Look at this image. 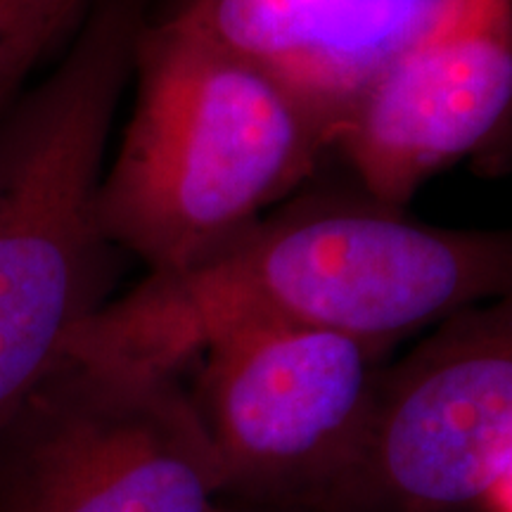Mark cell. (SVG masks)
Listing matches in <instances>:
<instances>
[{
    "mask_svg": "<svg viewBox=\"0 0 512 512\" xmlns=\"http://www.w3.org/2000/svg\"><path fill=\"white\" fill-rule=\"evenodd\" d=\"M174 370L67 354L0 430V512H228Z\"/></svg>",
    "mask_w": 512,
    "mask_h": 512,
    "instance_id": "obj_5",
    "label": "cell"
},
{
    "mask_svg": "<svg viewBox=\"0 0 512 512\" xmlns=\"http://www.w3.org/2000/svg\"><path fill=\"white\" fill-rule=\"evenodd\" d=\"M394 344L261 323L223 332L190 396L230 505L337 512L373 434Z\"/></svg>",
    "mask_w": 512,
    "mask_h": 512,
    "instance_id": "obj_4",
    "label": "cell"
},
{
    "mask_svg": "<svg viewBox=\"0 0 512 512\" xmlns=\"http://www.w3.org/2000/svg\"><path fill=\"white\" fill-rule=\"evenodd\" d=\"M228 512H259V510H247V508H238V505H230Z\"/></svg>",
    "mask_w": 512,
    "mask_h": 512,
    "instance_id": "obj_11",
    "label": "cell"
},
{
    "mask_svg": "<svg viewBox=\"0 0 512 512\" xmlns=\"http://www.w3.org/2000/svg\"><path fill=\"white\" fill-rule=\"evenodd\" d=\"M93 0H0V102L57 38L81 22Z\"/></svg>",
    "mask_w": 512,
    "mask_h": 512,
    "instance_id": "obj_9",
    "label": "cell"
},
{
    "mask_svg": "<svg viewBox=\"0 0 512 512\" xmlns=\"http://www.w3.org/2000/svg\"><path fill=\"white\" fill-rule=\"evenodd\" d=\"M434 5L437 0H174L162 19L273 76L342 133Z\"/></svg>",
    "mask_w": 512,
    "mask_h": 512,
    "instance_id": "obj_8",
    "label": "cell"
},
{
    "mask_svg": "<svg viewBox=\"0 0 512 512\" xmlns=\"http://www.w3.org/2000/svg\"><path fill=\"white\" fill-rule=\"evenodd\" d=\"M498 501H501L505 508H508V512H512V470H510V475L505 477V482H503L501 489H498L494 503H498Z\"/></svg>",
    "mask_w": 512,
    "mask_h": 512,
    "instance_id": "obj_10",
    "label": "cell"
},
{
    "mask_svg": "<svg viewBox=\"0 0 512 512\" xmlns=\"http://www.w3.org/2000/svg\"><path fill=\"white\" fill-rule=\"evenodd\" d=\"M508 290L512 230L427 226L375 200L302 204L181 271L147 273L67 354L181 373L211 339L261 323L394 344Z\"/></svg>",
    "mask_w": 512,
    "mask_h": 512,
    "instance_id": "obj_1",
    "label": "cell"
},
{
    "mask_svg": "<svg viewBox=\"0 0 512 512\" xmlns=\"http://www.w3.org/2000/svg\"><path fill=\"white\" fill-rule=\"evenodd\" d=\"M136 102L105 166L98 216L110 245L150 273L216 252L285 200L337 145V124L254 64L147 19Z\"/></svg>",
    "mask_w": 512,
    "mask_h": 512,
    "instance_id": "obj_2",
    "label": "cell"
},
{
    "mask_svg": "<svg viewBox=\"0 0 512 512\" xmlns=\"http://www.w3.org/2000/svg\"><path fill=\"white\" fill-rule=\"evenodd\" d=\"M512 119V0H437L337 145L370 200L401 209Z\"/></svg>",
    "mask_w": 512,
    "mask_h": 512,
    "instance_id": "obj_7",
    "label": "cell"
},
{
    "mask_svg": "<svg viewBox=\"0 0 512 512\" xmlns=\"http://www.w3.org/2000/svg\"><path fill=\"white\" fill-rule=\"evenodd\" d=\"M147 0H93L60 64L0 117V430L105 306L98 197Z\"/></svg>",
    "mask_w": 512,
    "mask_h": 512,
    "instance_id": "obj_3",
    "label": "cell"
},
{
    "mask_svg": "<svg viewBox=\"0 0 512 512\" xmlns=\"http://www.w3.org/2000/svg\"><path fill=\"white\" fill-rule=\"evenodd\" d=\"M512 470V290L392 358L366 456L337 512H477Z\"/></svg>",
    "mask_w": 512,
    "mask_h": 512,
    "instance_id": "obj_6",
    "label": "cell"
}]
</instances>
